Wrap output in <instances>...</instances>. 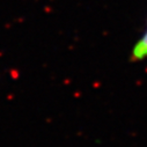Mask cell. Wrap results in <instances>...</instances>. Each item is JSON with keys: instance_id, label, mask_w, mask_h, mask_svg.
I'll list each match as a JSON object with an SVG mask.
<instances>
[{"instance_id": "1", "label": "cell", "mask_w": 147, "mask_h": 147, "mask_svg": "<svg viewBox=\"0 0 147 147\" xmlns=\"http://www.w3.org/2000/svg\"><path fill=\"white\" fill-rule=\"evenodd\" d=\"M146 58H147V23L144 32L133 45L130 56V59L132 61H140Z\"/></svg>"}]
</instances>
